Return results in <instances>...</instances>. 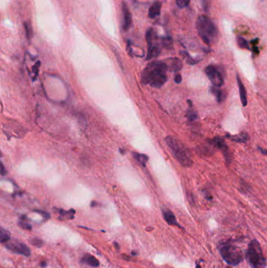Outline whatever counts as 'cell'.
<instances>
[{
  "instance_id": "obj_29",
  "label": "cell",
  "mask_w": 267,
  "mask_h": 268,
  "mask_svg": "<svg viewBox=\"0 0 267 268\" xmlns=\"http://www.w3.org/2000/svg\"><path fill=\"white\" fill-rule=\"evenodd\" d=\"M198 150H199V154H203V155L205 156V155H209V153H211V148L208 149V147H207L206 146H204V147H198Z\"/></svg>"
},
{
  "instance_id": "obj_11",
  "label": "cell",
  "mask_w": 267,
  "mask_h": 268,
  "mask_svg": "<svg viewBox=\"0 0 267 268\" xmlns=\"http://www.w3.org/2000/svg\"><path fill=\"white\" fill-rule=\"evenodd\" d=\"M162 215L165 219V220L168 223V224L172 225V226H178L179 227V224L176 220V218L175 217L174 213L172 211L168 210V209H163L162 210Z\"/></svg>"
},
{
  "instance_id": "obj_31",
  "label": "cell",
  "mask_w": 267,
  "mask_h": 268,
  "mask_svg": "<svg viewBox=\"0 0 267 268\" xmlns=\"http://www.w3.org/2000/svg\"><path fill=\"white\" fill-rule=\"evenodd\" d=\"M35 212H38V213H39V214H41L42 216V217H43L45 219H49V218H50V214H49V213H48V212H44V211H41V210H35Z\"/></svg>"
},
{
  "instance_id": "obj_34",
  "label": "cell",
  "mask_w": 267,
  "mask_h": 268,
  "mask_svg": "<svg viewBox=\"0 0 267 268\" xmlns=\"http://www.w3.org/2000/svg\"><path fill=\"white\" fill-rule=\"evenodd\" d=\"M1 174H2V176H4L6 174V170H5L4 165L2 163L1 164Z\"/></svg>"
},
{
  "instance_id": "obj_9",
  "label": "cell",
  "mask_w": 267,
  "mask_h": 268,
  "mask_svg": "<svg viewBox=\"0 0 267 268\" xmlns=\"http://www.w3.org/2000/svg\"><path fill=\"white\" fill-rule=\"evenodd\" d=\"M171 71H179L182 69V63L178 58H170L165 61Z\"/></svg>"
},
{
  "instance_id": "obj_27",
  "label": "cell",
  "mask_w": 267,
  "mask_h": 268,
  "mask_svg": "<svg viewBox=\"0 0 267 268\" xmlns=\"http://www.w3.org/2000/svg\"><path fill=\"white\" fill-rule=\"evenodd\" d=\"M30 242H31L34 246L35 247H38V248H41L42 246H43V242L42 241L41 239H39V238H32V239L30 240Z\"/></svg>"
},
{
  "instance_id": "obj_12",
  "label": "cell",
  "mask_w": 267,
  "mask_h": 268,
  "mask_svg": "<svg viewBox=\"0 0 267 268\" xmlns=\"http://www.w3.org/2000/svg\"><path fill=\"white\" fill-rule=\"evenodd\" d=\"M122 11H123V17H124V30L127 31L131 26L132 24V15H131L129 10L127 7L126 4H125L123 2V6H122Z\"/></svg>"
},
{
  "instance_id": "obj_17",
  "label": "cell",
  "mask_w": 267,
  "mask_h": 268,
  "mask_svg": "<svg viewBox=\"0 0 267 268\" xmlns=\"http://www.w3.org/2000/svg\"><path fill=\"white\" fill-rule=\"evenodd\" d=\"M10 240V234L7 230L4 229L3 227L0 230V242L2 244L6 243Z\"/></svg>"
},
{
  "instance_id": "obj_18",
  "label": "cell",
  "mask_w": 267,
  "mask_h": 268,
  "mask_svg": "<svg viewBox=\"0 0 267 268\" xmlns=\"http://www.w3.org/2000/svg\"><path fill=\"white\" fill-rule=\"evenodd\" d=\"M230 138L232 139V140L234 141H236V142H247V141H248L249 140V136L248 134L246 133H240L239 135L237 136H230Z\"/></svg>"
},
{
  "instance_id": "obj_5",
  "label": "cell",
  "mask_w": 267,
  "mask_h": 268,
  "mask_svg": "<svg viewBox=\"0 0 267 268\" xmlns=\"http://www.w3.org/2000/svg\"><path fill=\"white\" fill-rule=\"evenodd\" d=\"M220 252L222 259L231 266H237L244 260L242 251L238 247L230 244L222 245L220 249Z\"/></svg>"
},
{
  "instance_id": "obj_23",
  "label": "cell",
  "mask_w": 267,
  "mask_h": 268,
  "mask_svg": "<svg viewBox=\"0 0 267 268\" xmlns=\"http://www.w3.org/2000/svg\"><path fill=\"white\" fill-rule=\"evenodd\" d=\"M180 54H182V56L185 57L186 58V63H187V64L193 65V64H197V63H198L199 62L198 60H194V59H193L192 57H191V56H190V55H189V54H187L186 52L181 51L180 52Z\"/></svg>"
},
{
  "instance_id": "obj_14",
  "label": "cell",
  "mask_w": 267,
  "mask_h": 268,
  "mask_svg": "<svg viewBox=\"0 0 267 268\" xmlns=\"http://www.w3.org/2000/svg\"><path fill=\"white\" fill-rule=\"evenodd\" d=\"M211 92L212 94L215 95L216 97V100L219 103H221L226 97V92L223 89H221L220 87L212 86L211 88Z\"/></svg>"
},
{
  "instance_id": "obj_36",
  "label": "cell",
  "mask_w": 267,
  "mask_h": 268,
  "mask_svg": "<svg viewBox=\"0 0 267 268\" xmlns=\"http://www.w3.org/2000/svg\"><path fill=\"white\" fill-rule=\"evenodd\" d=\"M114 246H115V247H116L117 249L119 250V249H120V246H118V243H117V242H114Z\"/></svg>"
},
{
  "instance_id": "obj_37",
  "label": "cell",
  "mask_w": 267,
  "mask_h": 268,
  "mask_svg": "<svg viewBox=\"0 0 267 268\" xmlns=\"http://www.w3.org/2000/svg\"><path fill=\"white\" fill-rule=\"evenodd\" d=\"M46 262H42V264H41V267H46Z\"/></svg>"
},
{
  "instance_id": "obj_13",
  "label": "cell",
  "mask_w": 267,
  "mask_h": 268,
  "mask_svg": "<svg viewBox=\"0 0 267 268\" xmlns=\"http://www.w3.org/2000/svg\"><path fill=\"white\" fill-rule=\"evenodd\" d=\"M81 263L93 267H97L99 266V263L97 259L90 254H85L81 259Z\"/></svg>"
},
{
  "instance_id": "obj_24",
  "label": "cell",
  "mask_w": 267,
  "mask_h": 268,
  "mask_svg": "<svg viewBox=\"0 0 267 268\" xmlns=\"http://www.w3.org/2000/svg\"><path fill=\"white\" fill-rule=\"evenodd\" d=\"M237 43L240 48L242 49H249L248 44L247 41L243 37H237Z\"/></svg>"
},
{
  "instance_id": "obj_26",
  "label": "cell",
  "mask_w": 267,
  "mask_h": 268,
  "mask_svg": "<svg viewBox=\"0 0 267 268\" xmlns=\"http://www.w3.org/2000/svg\"><path fill=\"white\" fill-rule=\"evenodd\" d=\"M162 44L165 48H170L172 45V39L169 36L162 39Z\"/></svg>"
},
{
  "instance_id": "obj_8",
  "label": "cell",
  "mask_w": 267,
  "mask_h": 268,
  "mask_svg": "<svg viewBox=\"0 0 267 268\" xmlns=\"http://www.w3.org/2000/svg\"><path fill=\"white\" fill-rule=\"evenodd\" d=\"M211 143L214 147H215L216 148H218L222 152V155L226 159V162L230 164L232 162L233 155L227 145L226 144V143L224 142V140L220 136H216L213 140H211Z\"/></svg>"
},
{
  "instance_id": "obj_41",
  "label": "cell",
  "mask_w": 267,
  "mask_h": 268,
  "mask_svg": "<svg viewBox=\"0 0 267 268\" xmlns=\"http://www.w3.org/2000/svg\"><path fill=\"white\" fill-rule=\"evenodd\" d=\"M132 254H133V255H136L137 253H136V252H132Z\"/></svg>"
},
{
  "instance_id": "obj_6",
  "label": "cell",
  "mask_w": 267,
  "mask_h": 268,
  "mask_svg": "<svg viewBox=\"0 0 267 268\" xmlns=\"http://www.w3.org/2000/svg\"><path fill=\"white\" fill-rule=\"evenodd\" d=\"M5 247L13 253L22 255L24 256H29L31 255L30 249L23 242L16 239H10L4 244Z\"/></svg>"
},
{
  "instance_id": "obj_21",
  "label": "cell",
  "mask_w": 267,
  "mask_h": 268,
  "mask_svg": "<svg viewBox=\"0 0 267 268\" xmlns=\"http://www.w3.org/2000/svg\"><path fill=\"white\" fill-rule=\"evenodd\" d=\"M59 214L60 215V217L64 218L66 217L67 219H69V220H72L74 218V215L75 213V211L74 209H70V211H65L64 209H57Z\"/></svg>"
},
{
  "instance_id": "obj_30",
  "label": "cell",
  "mask_w": 267,
  "mask_h": 268,
  "mask_svg": "<svg viewBox=\"0 0 267 268\" xmlns=\"http://www.w3.org/2000/svg\"><path fill=\"white\" fill-rule=\"evenodd\" d=\"M201 2L205 12H208L211 5V0H201Z\"/></svg>"
},
{
  "instance_id": "obj_19",
  "label": "cell",
  "mask_w": 267,
  "mask_h": 268,
  "mask_svg": "<svg viewBox=\"0 0 267 268\" xmlns=\"http://www.w3.org/2000/svg\"><path fill=\"white\" fill-rule=\"evenodd\" d=\"M133 156H134L135 159L136 160L139 164L143 165V166H145L146 163L148 161V157L145 155H142V154H139V153H133Z\"/></svg>"
},
{
  "instance_id": "obj_1",
  "label": "cell",
  "mask_w": 267,
  "mask_h": 268,
  "mask_svg": "<svg viewBox=\"0 0 267 268\" xmlns=\"http://www.w3.org/2000/svg\"><path fill=\"white\" fill-rule=\"evenodd\" d=\"M168 66L165 61L150 63L142 74V82L154 88H161L167 82Z\"/></svg>"
},
{
  "instance_id": "obj_40",
  "label": "cell",
  "mask_w": 267,
  "mask_h": 268,
  "mask_svg": "<svg viewBox=\"0 0 267 268\" xmlns=\"http://www.w3.org/2000/svg\"><path fill=\"white\" fill-rule=\"evenodd\" d=\"M196 268H201V267L199 266V265H197V266H196Z\"/></svg>"
},
{
  "instance_id": "obj_38",
  "label": "cell",
  "mask_w": 267,
  "mask_h": 268,
  "mask_svg": "<svg viewBox=\"0 0 267 268\" xmlns=\"http://www.w3.org/2000/svg\"><path fill=\"white\" fill-rule=\"evenodd\" d=\"M258 42V39H255V40H252V41H251V43H252V44H256V43H255V42Z\"/></svg>"
},
{
  "instance_id": "obj_7",
  "label": "cell",
  "mask_w": 267,
  "mask_h": 268,
  "mask_svg": "<svg viewBox=\"0 0 267 268\" xmlns=\"http://www.w3.org/2000/svg\"><path fill=\"white\" fill-rule=\"evenodd\" d=\"M205 72L214 86L221 87L223 85V76L222 75L221 72L215 67L212 66V65L206 67Z\"/></svg>"
},
{
  "instance_id": "obj_35",
  "label": "cell",
  "mask_w": 267,
  "mask_h": 268,
  "mask_svg": "<svg viewBox=\"0 0 267 268\" xmlns=\"http://www.w3.org/2000/svg\"><path fill=\"white\" fill-rule=\"evenodd\" d=\"M259 151H261V153L262 154H263V155H267V149H263V148H260V147H259Z\"/></svg>"
},
{
  "instance_id": "obj_3",
  "label": "cell",
  "mask_w": 267,
  "mask_h": 268,
  "mask_svg": "<svg viewBox=\"0 0 267 268\" xmlns=\"http://www.w3.org/2000/svg\"><path fill=\"white\" fill-rule=\"evenodd\" d=\"M197 28L201 39L207 45L218 37V29L214 23L206 16H201L197 19Z\"/></svg>"
},
{
  "instance_id": "obj_2",
  "label": "cell",
  "mask_w": 267,
  "mask_h": 268,
  "mask_svg": "<svg viewBox=\"0 0 267 268\" xmlns=\"http://www.w3.org/2000/svg\"><path fill=\"white\" fill-rule=\"evenodd\" d=\"M165 142L168 148L172 151L175 159L185 167H191L193 165V160L191 153L182 143L178 139L172 136H168L165 138Z\"/></svg>"
},
{
  "instance_id": "obj_33",
  "label": "cell",
  "mask_w": 267,
  "mask_h": 268,
  "mask_svg": "<svg viewBox=\"0 0 267 268\" xmlns=\"http://www.w3.org/2000/svg\"><path fill=\"white\" fill-rule=\"evenodd\" d=\"M175 83H177V84H179V83H182V76L179 74H176V76H175Z\"/></svg>"
},
{
  "instance_id": "obj_32",
  "label": "cell",
  "mask_w": 267,
  "mask_h": 268,
  "mask_svg": "<svg viewBox=\"0 0 267 268\" xmlns=\"http://www.w3.org/2000/svg\"><path fill=\"white\" fill-rule=\"evenodd\" d=\"M39 66H40V62L38 61L37 63L35 64V66L33 67V68H32V70H33L34 73L35 74V76H36L38 73H39Z\"/></svg>"
},
{
  "instance_id": "obj_15",
  "label": "cell",
  "mask_w": 267,
  "mask_h": 268,
  "mask_svg": "<svg viewBox=\"0 0 267 268\" xmlns=\"http://www.w3.org/2000/svg\"><path fill=\"white\" fill-rule=\"evenodd\" d=\"M161 7H162V3L159 2H154L151 8L149 9V17L150 18H155L160 14L161 12Z\"/></svg>"
},
{
  "instance_id": "obj_22",
  "label": "cell",
  "mask_w": 267,
  "mask_h": 268,
  "mask_svg": "<svg viewBox=\"0 0 267 268\" xmlns=\"http://www.w3.org/2000/svg\"><path fill=\"white\" fill-rule=\"evenodd\" d=\"M24 26L25 29V34H26V37L27 39L29 40L32 36H33V31H32V27H31L30 24L25 22L24 24Z\"/></svg>"
},
{
  "instance_id": "obj_39",
  "label": "cell",
  "mask_w": 267,
  "mask_h": 268,
  "mask_svg": "<svg viewBox=\"0 0 267 268\" xmlns=\"http://www.w3.org/2000/svg\"><path fill=\"white\" fill-rule=\"evenodd\" d=\"M128 48H129V45H128ZM129 50V54H131V50H130V49H129V50Z\"/></svg>"
},
{
  "instance_id": "obj_28",
  "label": "cell",
  "mask_w": 267,
  "mask_h": 268,
  "mask_svg": "<svg viewBox=\"0 0 267 268\" xmlns=\"http://www.w3.org/2000/svg\"><path fill=\"white\" fill-rule=\"evenodd\" d=\"M176 3L179 8H184L190 3V0H176Z\"/></svg>"
},
{
  "instance_id": "obj_20",
  "label": "cell",
  "mask_w": 267,
  "mask_h": 268,
  "mask_svg": "<svg viewBox=\"0 0 267 268\" xmlns=\"http://www.w3.org/2000/svg\"><path fill=\"white\" fill-rule=\"evenodd\" d=\"M186 118H187L189 122H194L195 121H197V118H198V115H197V112L191 107V108H189V110L186 112Z\"/></svg>"
},
{
  "instance_id": "obj_16",
  "label": "cell",
  "mask_w": 267,
  "mask_h": 268,
  "mask_svg": "<svg viewBox=\"0 0 267 268\" xmlns=\"http://www.w3.org/2000/svg\"><path fill=\"white\" fill-rule=\"evenodd\" d=\"M160 49L157 46L151 45L148 47V54H147V60L152 59V58L157 57L160 54Z\"/></svg>"
},
{
  "instance_id": "obj_10",
  "label": "cell",
  "mask_w": 267,
  "mask_h": 268,
  "mask_svg": "<svg viewBox=\"0 0 267 268\" xmlns=\"http://www.w3.org/2000/svg\"><path fill=\"white\" fill-rule=\"evenodd\" d=\"M237 81L238 83V87H239V93H240V101H241V103L244 107L247 106L248 104V99H247V92L246 89L244 87V84H243L242 81L240 79V78L239 77V75H237Z\"/></svg>"
},
{
  "instance_id": "obj_25",
  "label": "cell",
  "mask_w": 267,
  "mask_h": 268,
  "mask_svg": "<svg viewBox=\"0 0 267 268\" xmlns=\"http://www.w3.org/2000/svg\"><path fill=\"white\" fill-rule=\"evenodd\" d=\"M18 226L20 227H21L22 229H24V230H28V231H31V230L32 229L31 225H30L29 223H27V222H26V221H24V220H23V219H22V220L19 221Z\"/></svg>"
},
{
  "instance_id": "obj_4",
  "label": "cell",
  "mask_w": 267,
  "mask_h": 268,
  "mask_svg": "<svg viewBox=\"0 0 267 268\" xmlns=\"http://www.w3.org/2000/svg\"><path fill=\"white\" fill-rule=\"evenodd\" d=\"M246 259L251 267L265 268L266 266L262 249L256 240H252L249 243L246 252Z\"/></svg>"
}]
</instances>
